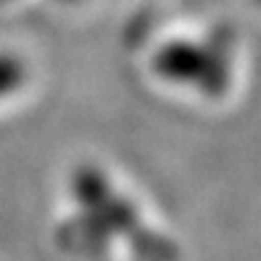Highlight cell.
<instances>
[{
  "mask_svg": "<svg viewBox=\"0 0 261 261\" xmlns=\"http://www.w3.org/2000/svg\"><path fill=\"white\" fill-rule=\"evenodd\" d=\"M16 77V67H11L8 62L6 64H0V91H6L11 86V80Z\"/></svg>",
  "mask_w": 261,
  "mask_h": 261,
  "instance_id": "obj_1",
  "label": "cell"
}]
</instances>
